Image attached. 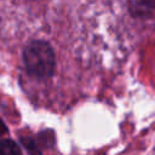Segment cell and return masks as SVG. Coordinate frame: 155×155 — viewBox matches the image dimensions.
Segmentation results:
<instances>
[{
  "label": "cell",
  "mask_w": 155,
  "mask_h": 155,
  "mask_svg": "<svg viewBox=\"0 0 155 155\" xmlns=\"http://www.w3.org/2000/svg\"><path fill=\"white\" fill-rule=\"evenodd\" d=\"M7 131V128H6V126H5V124L0 120V134H4L5 132Z\"/></svg>",
  "instance_id": "cell-3"
},
{
  "label": "cell",
  "mask_w": 155,
  "mask_h": 155,
  "mask_svg": "<svg viewBox=\"0 0 155 155\" xmlns=\"http://www.w3.org/2000/svg\"><path fill=\"white\" fill-rule=\"evenodd\" d=\"M27 70L40 79L50 78L54 70V54L51 46L40 40L31 41L23 51Z\"/></svg>",
  "instance_id": "cell-1"
},
{
  "label": "cell",
  "mask_w": 155,
  "mask_h": 155,
  "mask_svg": "<svg viewBox=\"0 0 155 155\" xmlns=\"http://www.w3.org/2000/svg\"><path fill=\"white\" fill-rule=\"evenodd\" d=\"M0 155H22L19 147L11 139L0 140Z\"/></svg>",
  "instance_id": "cell-2"
}]
</instances>
